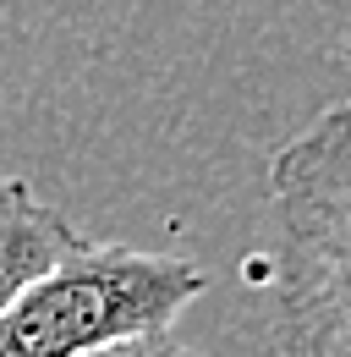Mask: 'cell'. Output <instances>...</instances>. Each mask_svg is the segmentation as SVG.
<instances>
[{
    "label": "cell",
    "mask_w": 351,
    "mask_h": 357,
    "mask_svg": "<svg viewBox=\"0 0 351 357\" xmlns=\"http://www.w3.org/2000/svg\"><path fill=\"white\" fill-rule=\"evenodd\" d=\"M269 341L274 357H351V154L346 99L269 160Z\"/></svg>",
    "instance_id": "obj_1"
},
{
    "label": "cell",
    "mask_w": 351,
    "mask_h": 357,
    "mask_svg": "<svg viewBox=\"0 0 351 357\" xmlns=\"http://www.w3.org/2000/svg\"><path fill=\"white\" fill-rule=\"evenodd\" d=\"M209 291L203 264L132 242L77 236L39 280L0 313V357H88L116 341L171 330L176 313Z\"/></svg>",
    "instance_id": "obj_2"
},
{
    "label": "cell",
    "mask_w": 351,
    "mask_h": 357,
    "mask_svg": "<svg viewBox=\"0 0 351 357\" xmlns=\"http://www.w3.org/2000/svg\"><path fill=\"white\" fill-rule=\"evenodd\" d=\"M88 357H198L187 341H176V330H148V335H132V341H116L104 352H88Z\"/></svg>",
    "instance_id": "obj_4"
},
{
    "label": "cell",
    "mask_w": 351,
    "mask_h": 357,
    "mask_svg": "<svg viewBox=\"0 0 351 357\" xmlns=\"http://www.w3.org/2000/svg\"><path fill=\"white\" fill-rule=\"evenodd\" d=\"M72 242H77V231L55 204H44L22 176L0 171V313L11 308V297L28 280H39Z\"/></svg>",
    "instance_id": "obj_3"
}]
</instances>
